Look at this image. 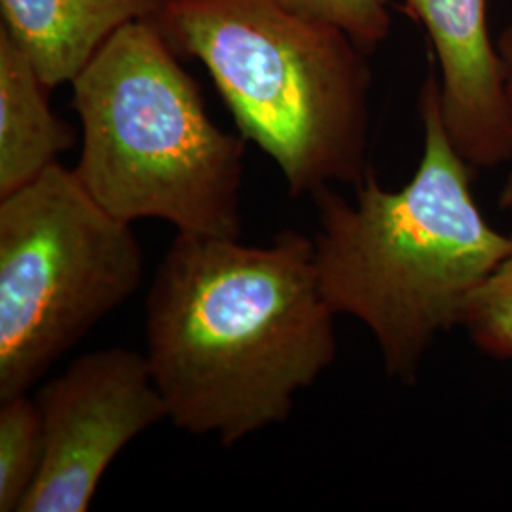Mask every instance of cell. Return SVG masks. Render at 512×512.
I'll return each instance as SVG.
<instances>
[{
    "label": "cell",
    "mask_w": 512,
    "mask_h": 512,
    "mask_svg": "<svg viewBox=\"0 0 512 512\" xmlns=\"http://www.w3.org/2000/svg\"><path fill=\"white\" fill-rule=\"evenodd\" d=\"M334 319L304 234L268 245L177 234L145 310L167 420L224 446L283 423L336 357Z\"/></svg>",
    "instance_id": "cell-1"
},
{
    "label": "cell",
    "mask_w": 512,
    "mask_h": 512,
    "mask_svg": "<svg viewBox=\"0 0 512 512\" xmlns=\"http://www.w3.org/2000/svg\"><path fill=\"white\" fill-rule=\"evenodd\" d=\"M423 154L412 179L384 188L370 169L355 202L330 186L311 194L315 262L336 315L374 336L387 376L412 384L442 332L461 327L469 300L512 249L480 211L471 171L444 126L440 82L420 92Z\"/></svg>",
    "instance_id": "cell-2"
},
{
    "label": "cell",
    "mask_w": 512,
    "mask_h": 512,
    "mask_svg": "<svg viewBox=\"0 0 512 512\" xmlns=\"http://www.w3.org/2000/svg\"><path fill=\"white\" fill-rule=\"evenodd\" d=\"M150 21L202 61L239 135L274 160L293 198L365 181L370 54L344 31L279 0H167Z\"/></svg>",
    "instance_id": "cell-3"
},
{
    "label": "cell",
    "mask_w": 512,
    "mask_h": 512,
    "mask_svg": "<svg viewBox=\"0 0 512 512\" xmlns=\"http://www.w3.org/2000/svg\"><path fill=\"white\" fill-rule=\"evenodd\" d=\"M82 126L76 177L126 222L241 236L245 139L211 120L200 86L152 21L116 31L71 82Z\"/></svg>",
    "instance_id": "cell-4"
},
{
    "label": "cell",
    "mask_w": 512,
    "mask_h": 512,
    "mask_svg": "<svg viewBox=\"0 0 512 512\" xmlns=\"http://www.w3.org/2000/svg\"><path fill=\"white\" fill-rule=\"evenodd\" d=\"M131 222L52 165L0 196V399L27 393L143 281Z\"/></svg>",
    "instance_id": "cell-5"
},
{
    "label": "cell",
    "mask_w": 512,
    "mask_h": 512,
    "mask_svg": "<svg viewBox=\"0 0 512 512\" xmlns=\"http://www.w3.org/2000/svg\"><path fill=\"white\" fill-rule=\"evenodd\" d=\"M44 459L19 512H86L112 461L167 420L147 357L126 348L78 357L37 395Z\"/></svg>",
    "instance_id": "cell-6"
},
{
    "label": "cell",
    "mask_w": 512,
    "mask_h": 512,
    "mask_svg": "<svg viewBox=\"0 0 512 512\" xmlns=\"http://www.w3.org/2000/svg\"><path fill=\"white\" fill-rule=\"evenodd\" d=\"M427 31L440 67L444 126L473 169L512 160V110L486 0H399Z\"/></svg>",
    "instance_id": "cell-7"
},
{
    "label": "cell",
    "mask_w": 512,
    "mask_h": 512,
    "mask_svg": "<svg viewBox=\"0 0 512 512\" xmlns=\"http://www.w3.org/2000/svg\"><path fill=\"white\" fill-rule=\"evenodd\" d=\"M167 0H0L2 27L42 82L71 84L116 31L156 18Z\"/></svg>",
    "instance_id": "cell-8"
},
{
    "label": "cell",
    "mask_w": 512,
    "mask_h": 512,
    "mask_svg": "<svg viewBox=\"0 0 512 512\" xmlns=\"http://www.w3.org/2000/svg\"><path fill=\"white\" fill-rule=\"evenodd\" d=\"M50 92L0 27V196L35 181L76 141L74 129L50 109Z\"/></svg>",
    "instance_id": "cell-9"
},
{
    "label": "cell",
    "mask_w": 512,
    "mask_h": 512,
    "mask_svg": "<svg viewBox=\"0 0 512 512\" xmlns=\"http://www.w3.org/2000/svg\"><path fill=\"white\" fill-rule=\"evenodd\" d=\"M44 459L37 399L27 393L0 399V511L19 512Z\"/></svg>",
    "instance_id": "cell-10"
},
{
    "label": "cell",
    "mask_w": 512,
    "mask_h": 512,
    "mask_svg": "<svg viewBox=\"0 0 512 512\" xmlns=\"http://www.w3.org/2000/svg\"><path fill=\"white\" fill-rule=\"evenodd\" d=\"M461 327L476 348L512 361V249L469 300Z\"/></svg>",
    "instance_id": "cell-11"
},
{
    "label": "cell",
    "mask_w": 512,
    "mask_h": 512,
    "mask_svg": "<svg viewBox=\"0 0 512 512\" xmlns=\"http://www.w3.org/2000/svg\"><path fill=\"white\" fill-rule=\"evenodd\" d=\"M294 12L338 27L372 54L391 33L385 0H279Z\"/></svg>",
    "instance_id": "cell-12"
},
{
    "label": "cell",
    "mask_w": 512,
    "mask_h": 512,
    "mask_svg": "<svg viewBox=\"0 0 512 512\" xmlns=\"http://www.w3.org/2000/svg\"><path fill=\"white\" fill-rule=\"evenodd\" d=\"M497 48V54L501 59V67H503V80H505V93H507V99H509V105L512 110V23L501 33V37L495 44ZM499 205L503 209H509L512 211V171L507 179V183L501 190V196H499Z\"/></svg>",
    "instance_id": "cell-13"
}]
</instances>
